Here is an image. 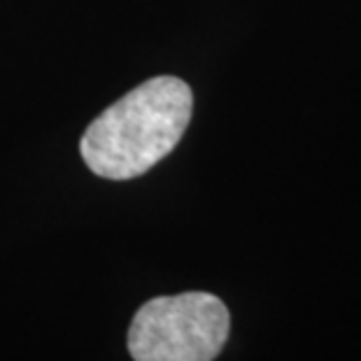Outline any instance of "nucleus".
Instances as JSON below:
<instances>
[{"mask_svg":"<svg viewBox=\"0 0 361 361\" xmlns=\"http://www.w3.org/2000/svg\"><path fill=\"white\" fill-rule=\"evenodd\" d=\"M194 112L191 87L173 75L137 84L91 121L80 140L84 164L105 180H133L178 147Z\"/></svg>","mask_w":361,"mask_h":361,"instance_id":"obj_1","label":"nucleus"},{"mask_svg":"<svg viewBox=\"0 0 361 361\" xmlns=\"http://www.w3.org/2000/svg\"><path fill=\"white\" fill-rule=\"evenodd\" d=\"M231 331V314L207 291L157 296L135 312L126 345L133 361H214Z\"/></svg>","mask_w":361,"mask_h":361,"instance_id":"obj_2","label":"nucleus"}]
</instances>
